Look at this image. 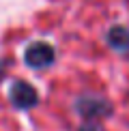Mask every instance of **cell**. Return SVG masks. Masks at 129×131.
I'll return each instance as SVG.
<instances>
[{
	"label": "cell",
	"mask_w": 129,
	"mask_h": 131,
	"mask_svg": "<svg viewBox=\"0 0 129 131\" xmlns=\"http://www.w3.org/2000/svg\"><path fill=\"white\" fill-rule=\"evenodd\" d=\"M11 99L19 110H30L37 103V90L26 82H15V86L11 88Z\"/></svg>",
	"instance_id": "obj_2"
},
{
	"label": "cell",
	"mask_w": 129,
	"mask_h": 131,
	"mask_svg": "<svg viewBox=\"0 0 129 131\" xmlns=\"http://www.w3.org/2000/svg\"><path fill=\"white\" fill-rule=\"evenodd\" d=\"M78 112L82 114L84 118H90V121H97V118L105 116L110 112V105L103 99H95V97H84V99L78 101Z\"/></svg>",
	"instance_id": "obj_3"
},
{
	"label": "cell",
	"mask_w": 129,
	"mask_h": 131,
	"mask_svg": "<svg viewBox=\"0 0 129 131\" xmlns=\"http://www.w3.org/2000/svg\"><path fill=\"white\" fill-rule=\"evenodd\" d=\"M107 43H110V47H114L118 52L129 50V28H123V26L112 28L107 32Z\"/></svg>",
	"instance_id": "obj_4"
},
{
	"label": "cell",
	"mask_w": 129,
	"mask_h": 131,
	"mask_svg": "<svg viewBox=\"0 0 129 131\" xmlns=\"http://www.w3.org/2000/svg\"><path fill=\"white\" fill-rule=\"evenodd\" d=\"M24 58H26V62H28L30 67L45 69V67H50L52 60H54V50L47 43H35V45H30L28 50H26Z\"/></svg>",
	"instance_id": "obj_1"
},
{
	"label": "cell",
	"mask_w": 129,
	"mask_h": 131,
	"mask_svg": "<svg viewBox=\"0 0 129 131\" xmlns=\"http://www.w3.org/2000/svg\"><path fill=\"white\" fill-rule=\"evenodd\" d=\"M2 73H4V62L0 60V75H2Z\"/></svg>",
	"instance_id": "obj_5"
}]
</instances>
